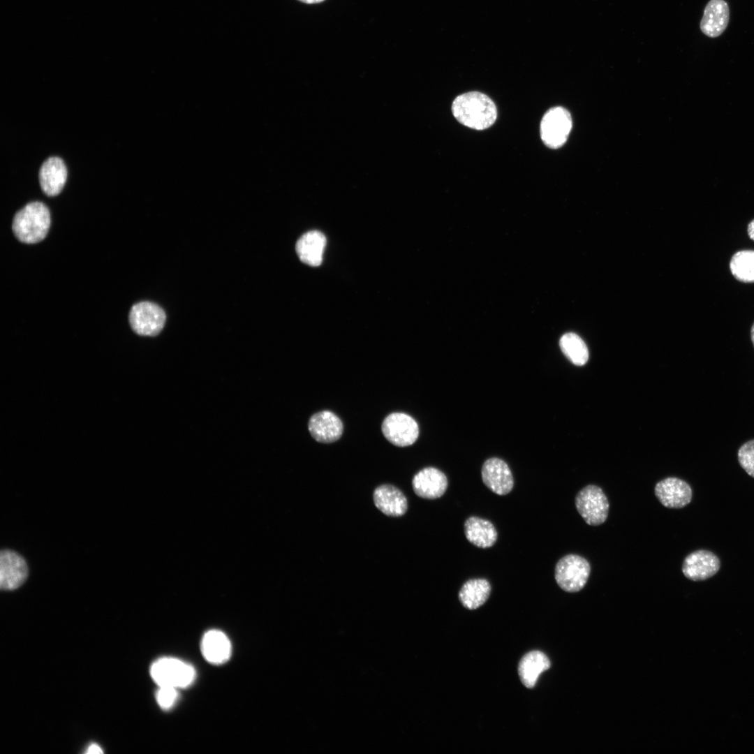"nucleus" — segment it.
Masks as SVG:
<instances>
[{"label":"nucleus","mask_w":754,"mask_h":754,"mask_svg":"<svg viewBox=\"0 0 754 754\" xmlns=\"http://www.w3.org/2000/svg\"><path fill=\"white\" fill-rule=\"evenodd\" d=\"M452 111L459 122L475 130L490 127L497 117V110L493 101L478 91L458 96L452 103Z\"/></svg>","instance_id":"f257e3e1"},{"label":"nucleus","mask_w":754,"mask_h":754,"mask_svg":"<svg viewBox=\"0 0 754 754\" xmlns=\"http://www.w3.org/2000/svg\"><path fill=\"white\" fill-rule=\"evenodd\" d=\"M50 222V214L47 206L41 202H31L15 214L12 228L18 240L26 244H34L46 237Z\"/></svg>","instance_id":"f03ea898"},{"label":"nucleus","mask_w":754,"mask_h":754,"mask_svg":"<svg viewBox=\"0 0 754 754\" xmlns=\"http://www.w3.org/2000/svg\"><path fill=\"white\" fill-rule=\"evenodd\" d=\"M591 573L589 562L583 556L570 554L561 557L554 568V578L564 591L575 593L586 585Z\"/></svg>","instance_id":"7ed1b4c3"},{"label":"nucleus","mask_w":754,"mask_h":754,"mask_svg":"<svg viewBox=\"0 0 754 754\" xmlns=\"http://www.w3.org/2000/svg\"><path fill=\"white\" fill-rule=\"evenodd\" d=\"M151 677L158 686L186 688L195 679V671L190 664L172 657H163L151 666Z\"/></svg>","instance_id":"20e7f679"},{"label":"nucleus","mask_w":754,"mask_h":754,"mask_svg":"<svg viewBox=\"0 0 754 754\" xmlns=\"http://www.w3.org/2000/svg\"><path fill=\"white\" fill-rule=\"evenodd\" d=\"M576 509L584 522L590 526L603 524L608 517L609 503L603 489L595 485L582 488L575 499Z\"/></svg>","instance_id":"39448f33"},{"label":"nucleus","mask_w":754,"mask_h":754,"mask_svg":"<svg viewBox=\"0 0 754 754\" xmlns=\"http://www.w3.org/2000/svg\"><path fill=\"white\" fill-rule=\"evenodd\" d=\"M572 128L569 112L562 107L550 108L544 114L540 123V137L549 148L558 149L563 146Z\"/></svg>","instance_id":"423d86ee"},{"label":"nucleus","mask_w":754,"mask_h":754,"mask_svg":"<svg viewBox=\"0 0 754 754\" xmlns=\"http://www.w3.org/2000/svg\"><path fill=\"white\" fill-rule=\"evenodd\" d=\"M128 319L135 333L140 336L153 337L159 334L163 328L166 316L158 304L141 302L131 307Z\"/></svg>","instance_id":"0eeeda50"},{"label":"nucleus","mask_w":754,"mask_h":754,"mask_svg":"<svg viewBox=\"0 0 754 754\" xmlns=\"http://www.w3.org/2000/svg\"><path fill=\"white\" fill-rule=\"evenodd\" d=\"M381 429L385 438L398 447L413 444L419 436L417 422L404 413L389 414L383 421Z\"/></svg>","instance_id":"6e6552de"},{"label":"nucleus","mask_w":754,"mask_h":754,"mask_svg":"<svg viewBox=\"0 0 754 754\" xmlns=\"http://www.w3.org/2000/svg\"><path fill=\"white\" fill-rule=\"evenodd\" d=\"M485 485L499 496L509 494L514 487L512 473L505 461L497 457L487 459L481 470Z\"/></svg>","instance_id":"1a4fd4ad"},{"label":"nucleus","mask_w":754,"mask_h":754,"mask_svg":"<svg viewBox=\"0 0 754 754\" xmlns=\"http://www.w3.org/2000/svg\"><path fill=\"white\" fill-rule=\"evenodd\" d=\"M28 568L24 558L17 552L1 550L0 554V588L11 591L20 587L27 579Z\"/></svg>","instance_id":"9d476101"},{"label":"nucleus","mask_w":754,"mask_h":754,"mask_svg":"<svg viewBox=\"0 0 754 754\" xmlns=\"http://www.w3.org/2000/svg\"><path fill=\"white\" fill-rule=\"evenodd\" d=\"M654 493L659 502L668 508H683L691 501L693 496L690 486L675 477H669L657 482Z\"/></svg>","instance_id":"9b49d317"},{"label":"nucleus","mask_w":754,"mask_h":754,"mask_svg":"<svg viewBox=\"0 0 754 754\" xmlns=\"http://www.w3.org/2000/svg\"><path fill=\"white\" fill-rule=\"evenodd\" d=\"M448 485L445 474L435 467H426L419 471L412 480V487L415 494L425 499L441 498L446 491Z\"/></svg>","instance_id":"f8f14e48"},{"label":"nucleus","mask_w":754,"mask_h":754,"mask_svg":"<svg viewBox=\"0 0 754 754\" xmlns=\"http://www.w3.org/2000/svg\"><path fill=\"white\" fill-rule=\"evenodd\" d=\"M720 566V560L716 555L708 550L700 549L685 558L681 570L687 579L702 581L714 575Z\"/></svg>","instance_id":"ddd939ff"},{"label":"nucleus","mask_w":754,"mask_h":754,"mask_svg":"<svg viewBox=\"0 0 754 754\" xmlns=\"http://www.w3.org/2000/svg\"><path fill=\"white\" fill-rule=\"evenodd\" d=\"M308 428L311 436L318 442L333 443L342 435L343 426L341 419L330 411H322L309 419Z\"/></svg>","instance_id":"4468645a"},{"label":"nucleus","mask_w":754,"mask_h":754,"mask_svg":"<svg viewBox=\"0 0 754 754\" xmlns=\"http://www.w3.org/2000/svg\"><path fill=\"white\" fill-rule=\"evenodd\" d=\"M730 20V9L725 0H709L704 10L700 27L708 37L716 38L726 29Z\"/></svg>","instance_id":"2eb2a0df"},{"label":"nucleus","mask_w":754,"mask_h":754,"mask_svg":"<svg viewBox=\"0 0 754 754\" xmlns=\"http://www.w3.org/2000/svg\"><path fill=\"white\" fill-rule=\"evenodd\" d=\"M38 177L40 187L46 195H58L67 179V169L64 161L57 156L48 158L42 164Z\"/></svg>","instance_id":"dca6fc26"},{"label":"nucleus","mask_w":754,"mask_h":754,"mask_svg":"<svg viewBox=\"0 0 754 754\" xmlns=\"http://www.w3.org/2000/svg\"><path fill=\"white\" fill-rule=\"evenodd\" d=\"M376 507L389 517H401L408 510V501L404 494L391 485H382L376 487L373 494Z\"/></svg>","instance_id":"f3484780"},{"label":"nucleus","mask_w":754,"mask_h":754,"mask_svg":"<svg viewBox=\"0 0 754 754\" xmlns=\"http://www.w3.org/2000/svg\"><path fill=\"white\" fill-rule=\"evenodd\" d=\"M464 532L467 540L477 547H491L497 541L498 532L488 519L470 516L464 524Z\"/></svg>","instance_id":"a211bd4d"},{"label":"nucleus","mask_w":754,"mask_h":754,"mask_svg":"<svg viewBox=\"0 0 754 754\" xmlns=\"http://www.w3.org/2000/svg\"><path fill=\"white\" fill-rule=\"evenodd\" d=\"M201 651L210 663L220 665L228 661L232 652L230 640L219 630H210L205 633L201 641Z\"/></svg>","instance_id":"6ab92c4d"},{"label":"nucleus","mask_w":754,"mask_h":754,"mask_svg":"<svg viewBox=\"0 0 754 754\" xmlns=\"http://www.w3.org/2000/svg\"><path fill=\"white\" fill-rule=\"evenodd\" d=\"M326 245L325 235L312 230L304 234L296 243V251L302 262L312 266H319L323 261V251Z\"/></svg>","instance_id":"aec40b11"},{"label":"nucleus","mask_w":754,"mask_h":754,"mask_svg":"<svg viewBox=\"0 0 754 754\" xmlns=\"http://www.w3.org/2000/svg\"><path fill=\"white\" fill-rule=\"evenodd\" d=\"M551 666L548 657L542 651H532L521 659L518 673L523 685L532 688L536 684L540 674Z\"/></svg>","instance_id":"412c9836"},{"label":"nucleus","mask_w":754,"mask_h":754,"mask_svg":"<svg viewBox=\"0 0 754 754\" xmlns=\"http://www.w3.org/2000/svg\"><path fill=\"white\" fill-rule=\"evenodd\" d=\"M491 585L485 578H472L461 586L458 598L461 605L468 609H475L489 598Z\"/></svg>","instance_id":"4be33fe9"},{"label":"nucleus","mask_w":754,"mask_h":754,"mask_svg":"<svg viewBox=\"0 0 754 754\" xmlns=\"http://www.w3.org/2000/svg\"><path fill=\"white\" fill-rule=\"evenodd\" d=\"M563 353L574 364L582 366L589 359V350L584 341L576 334L569 332L563 334L559 341Z\"/></svg>","instance_id":"5701e85b"},{"label":"nucleus","mask_w":754,"mask_h":754,"mask_svg":"<svg viewBox=\"0 0 754 754\" xmlns=\"http://www.w3.org/2000/svg\"><path fill=\"white\" fill-rule=\"evenodd\" d=\"M734 277L743 283H754V251L741 250L735 253L730 262Z\"/></svg>","instance_id":"b1692460"},{"label":"nucleus","mask_w":754,"mask_h":754,"mask_svg":"<svg viewBox=\"0 0 754 754\" xmlns=\"http://www.w3.org/2000/svg\"><path fill=\"white\" fill-rule=\"evenodd\" d=\"M738 461L741 468L754 478V439L744 443L737 452Z\"/></svg>","instance_id":"393cba45"},{"label":"nucleus","mask_w":754,"mask_h":754,"mask_svg":"<svg viewBox=\"0 0 754 754\" xmlns=\"http://www.w3.org/2000/svg\"><path fill=\"white\" fill-rule=\"evenodd\" d=\"M177 689L170 686H159L156 701L162 709H169L175 704L178 697Z\"/></svg>","instance_id":"a878e982"},{"label":"nucleus","mask_w":754,"mask_h":754,"mask_svg":"<svg viewBox=\"0 0 754 754\" xmlns=\"http://www.w3.org/2000/svg\"><path fill=\"white\" fill-rule=\"evenodd\" d=\"M103 753V751H102V748L96 744H91L90 746H89V747L87 748V750L86 751V753H88V754H91V753L96 754V753Z\"/></svg>","instance_id":"bb28decb"},{"label":"nucleus","mask_w":754,"mask_h":754,"mask_svg":"<svg viewBox=\"0 0 754 754\" xmlns=\"http://www.w3.org/2000/svg\"><path fill=\"white\" fill-rule=\"evenodd\" d=\"M747 231L749 237L754 241V219L748 223Z\"/></svg>","instance_id":"cd10ccee"},{"label":"nucleus","mask_w":754,"mask_h":754,"mask_svg":"<svg viewBox=\"0 0 754 754\" xmlns=\"http://www.w3.org/2000/svg\"><path fill=\"white\" fill-rule=\"evenodd\" d=\"M299 1H302L303 3H305L312 4V3H320V2L323 1L324 0H299Z\"/></svg>","instance_id":"c85d7f7f"},{"label":"nucleus","mask_w":754,"mask_h":754,"mask_svg":"<svg viewBox=\"0 0 754 754\" xmlns=\"http://www.w3.org/2000/svg\"><path fill=\"white\" fill-rule=\"evenodd\" d=\"M751 341H752L753 347H754V323L752 325L751 328Z\"/></svg>","instance_id":"c756f323"}]
</instances>
